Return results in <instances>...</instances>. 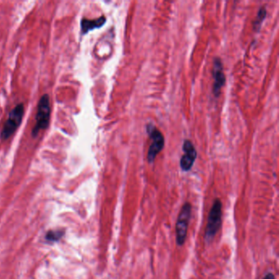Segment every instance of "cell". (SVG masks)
Listing matches in <instances>:
<instances>
[{
    "mask_svg": "<svg viewBox=\"0 0 279 279\" xmlns=\"http://www.w3.org/2000/svg\"><path fill=\"white\" fill-rule=\"evenodd\" d=\"M50 99L48 94L41 97L37 107L36 122L32 130V136L36 137L40 130H45L50 120Z\"/></svg>",
    "mask_w": 279,
    "mask_h": 279,
    "instance_id": "cell-1",
    "label": "cell"
},
{
    "mask_svg": "<svg viewBox=\"0 0 279 279\" xmlns=\"http://www.w3.org/2000/svg\"><path fill=\"white\" fill-rule=\"evenodd\" d=\"M221 219H222V203L220 199H216L214 202L208 216L206 234H205L206 240L210 242L215 238L217 232L220 230Z\"/></svg>",
    "mask_w": 279,
    "mask_h": 279,
    "instance_id": "cell-2",
    "label": "cell"
},
{
    "mask_svg": "<svg viewBox=\"0 0 279 279\" xmlns=\"http://www.w3.org/2000/svg\"><path fill=\"white\" fill-rule=\"evenodd\" d=\"M24 106L22 103L16 105L13 109L10 111L7 120H6L2 132H1V138L2 139H9L10 137L14 134V132L17 130L20 126V123L22 121L23 116H24Z\"/></svg>",
    "mask_w": 279,
    "mask_h": 279,
    "instance_id": "cell-3",
    "label": "cell"
},
{
    "mask_svg": "<svg viewBox=\"0 0 279 279\" xmlns=\"http://www.w3.org/2000/svg\"><path fill=\"white\" fill-rule=\"evenodd\" d=\"M191 213H192V207L190 203L187 202L182 207L176 223V241L179 246L183 245L186 241Z\"/></svg>",
    "mask_w": 279,
    "mask_h": 279,
    "instance_id": "cell-4",
    "label": "cell"
},
{
    "mask_svg": "<svg viewBox=\"0 0 279 279\" xmlns=\"http://www.w3.org/2000/svg\"><path fill=\"white\" fill-rule=\"evenodd\" d=\"M147 131L152 139V144L150 146L148 152V161L152 163L156 159L157 155L162 151L165 144L163 134H161L157 128L148 125L147 126Z\"/></svg>",
    "mask_w": 279,
    "mask_h": 279,
    "instance_id": "cell-5",
    "label": "cell"
},
{
    "mask_svg": "<svg viewBox=\"0 0 279 279\" xmlns=\"http://www.w3.org/2000/svg\"><path fill=\"white\" fill-rule=\"evenodd\" d=\"M183 149L184 154L180 160V167L184 171H189L193 167L194 161L197 158V151L193 143L188 139L184 141Z\"/></svg>",
    "mask_w": 279,
    "mask_h": 279,
    "instance_id": "cell-6",
    "label": "cell"
},
{
    "mask_svg": "<svg viewBox=\"0 0 279 279\" xmlns=\"http://www.w3.org/2000/svg\"><path fill=\"white\" fill-rule=\"evenodd\" d=\"M213 77V93L216 97H218L225 84V75L223 70L222 61L218 57L214 61Z\"/></svg>",
    "mask_w": 279,
    "mask_h": 279,
    "instance_id": "cell-7",
    "label": "cell"
},
{
    "mask_svg": "<svg viewBox=\"0 0 279 279\" xmlns=\"http://www.w3.org/2000/svg\"><path fill=\"white\" fill-rule=\"evenodd\" d=\"M106 17L102 16L99 18L94 20H89V19H82L80 25H81L82 34H85L89 33L91 30H95L98 28L102 27V25L106 23Z\"/></svg>",
    "mask_w": 279,
    "mask_h": 279,
    "instance_id": "cell-8",
    "label": "cell"
},
{
    "mask_svg": "<svg viewBox=\"0 0 279 279\" xmlns=\"http://www.w3.org/2000/svg\"><path fill=\"white\" fill-rule=\"evenodd\" d=\"M266 15H267V11H266V8H265V7H261L259 12L257 14V18H256V20H254V22H253L255 30H260L261 24H262L264 20L266 18Z\"/></svg>",
    "mask_w": 279,
    "mask_h": 279,
    "instance_id": "cell-9",
    "label": "cell"
},
{
    "mask_svg": "<svg viewBox=\"0 0 279 279\" xmlns=\"http://www.w3.org/2000/svg\"><path fill=\"white\" fill-rule=\"evenodd\" d=\"M63 236V232L61 231H51L48 232L46 235V239L51 242H56L59 240L61 237Z\"/></svg>",
    "mask_w": 279,
    "mask_h": 279,
    "instance_id": "cell-10",
    "label": "cell"
},
{
    "mask_svg": "<svg viewBox=\"0 0 279 279\" xmlns=\"http://www.w3.org/2000/svg\"><path fill=\"white\" fill-rule=\"evenodd\" d=\"M263 279H275V276L271 273H269L268 275H266Z\"/></svg>",
    "mask_w": 279,
    "mask_h": 279,
    "instance_id": "cell-11",
    "label": "cell"
}]
</instances>
